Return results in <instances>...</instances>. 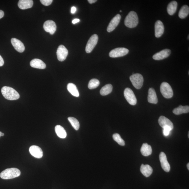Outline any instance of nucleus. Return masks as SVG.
Returning a JSON list of instances; mask_svg holds the SVG:
<instances>
[{
  "mask_svg": "<svg viewBox=\"0 0 189 189\" xmlns=\"http://www.w3.org/2000/svg\"><path fill=\"white\" fill-rule=\"evenodd\" d=\"M140 170L142 174L146 177H149L153 172L152 167L148 165L142 164Z\"/></svg>",
  "mask_w": 189,
  "mask_h": 189,
  "instance_id": "obj_21",
  "label": "nucleus"
},
{
  "mask_svg": "<svg viewBox=\"0 0 189 189\" xmlns=\"http://www.w3.org/2000/svg\"><path fill=\"white\" fill-rule=\"evenodd\" d=\"M55 131L57 136L61 139H65L67 136V133L64 128L60 125H57L55 127Z\"/></svg>",
  "mask_w": 189,
  "mask_h": 189,
  "instance_id": "obj_26",
  "label": "nucleus"
},
{
  "mask_svg": "<svg viewBox=\"0 0 189 189\" xmlns=\"http://www.w3.org/2000/svg\"><path fill=\"white\" fill-rule=\"evenodd\" d=\"M98 39V36L96 34L91 36L86 45V51L87 53H89L92 52L97 44Z\"/></svg>",
  "mask_w": 189,
  "mask_h": 189,
  "instance_id": "obj_8",
  "label": "nucleus"
},
{
  "mask_svg": "<svg viewBox=\"0 0 189 189\" xmlns=\"http://www.w3.org/2000/svg\"><path fill=\"white\" fill-rule=\"evenodd\" d=\"M1 133H0V137H1Z\"/></svg>",
  "mask_w": 189,
  "mask_h": 189,
  "instance_id": "obj_44",
  "label": "nucleus"
},
{
  "mask_svg": "<svg viewBox=\"0 0 189 189\" xmlns=\"http://www.w3.org/2000/svg\"><path fill=\"white\" fill-rule=\"evenodd\" d=\"M141 152L142 154L144 156H149L152 154L151 146L147 143H144L142 146Z\"/></svg>",
  "mask_w": 189,
  "mask_h": 189,
  "instance_id": "obj_22",
  "label": "nucleus"
},
{
  "mask_svg": "<svg viewBox=\"0 0 189 189\" xmlns=\"http://www.w3.org/2000/svg\"><path fill=\"white\" fill-rule=\"evenodd\" d=\"M164 32V26L160 20H157L155 24V35L157 38L161 37Z\"/></svg>",
  "mask_w": 189,
  "mask_h": 189,
  "instance_id": "obj_14",
  "label": "nucleus"
},
{
  "mask_svg": "<svg viewBox=\"0 0 189 189\" xmlns=\"http://www.w3.org/2000/svg\"><path fill=\"white\" fill-rule=\"evenodd\" d=\"M43 26L44 30L51 35H53L56 31V23L52 20L46 21Z\"/></svg>",
  "mask_w": 189,
  "mask_h": 189,
  "instance_id": "obj_11",
  "label": "nucleus"
},
{
  "mask_svg": "<svg viewBox=\"0 0 189 189\" xmlns=\"http://www.w3.org/2000/svg\"><path fill=\"white\" fill-rule=\"evenodd\" d=\"M121 17L120 14H117L111 20L108 25L107 31L108 32L113 31L118 26L120 22Z\"/></svg>",
  "mask_w": 189,
  "mask_h": 189,
  "instance_id": "obj_12",
  "label": "nucleus"
},
{
  "mask_svg": "<svg viewBox=\"0 0 189 189\" xmlns=\"http://www.w3.org/2000/svg\"><path fill=\"white\" fill-rule=\"evenodd\" d=\"M100 82L99 80L96 79H92L90 81L89 83L88 87L90 90L96 88L99 86Z\"/></svg>",
  "mask_w": 189,
  "mask_h": 189,
  "instance_id": "obj_30",
  "label": "nucleus"
},
{
  "mask_svg": "<svg viewBox=\"0 0 189 189\" xmlns=\"http://www.w3.org/2000/svg\"><path fill=\"white\" fill-rule=\"evenodd\" d=\"M148 101L151 103L157 104L158 102L155 90L152 88H150L148 91Z\"/></svg>",
  "mask_w": 189,
  "mask_h": 189,
  "instance_id": "obj_18",
  "label": "nucleus"
},
{
  "mask_svg": "<svg viewBox=\"0 0 189 189\" xmlns=\"http://www.w3.org/2000/svg\"><path fill=\"white\" fill-rule=\"evenodd\" d=\"M1 92L3 96L9 100H15L20 98V95L19 93L10 87H3L2 89Z\"/></svg>",
  "mask_w": 189,
  "mask_h": 189,
  "instance_id": "obj_1",
  "label": "nucleus"
},
{
  "mask_svg": "<svg viewBox=\"0 0 189 189\" xmlns=\"http://www.w3.org/2000/svg\"><path fill=\"white\" fill-rule=\"evenodd\" d=\"M1 136H4V133H2L1 134Z\"/></svg>",
  "mask_w": 189,
  "mask_h": 189,
  "instance_id": "obj_40",
  "label": "nucleus"
},
{
  "mask_svg": "<svg viewBox=\"0 0 189 189\" xmlns=\"http://www.w3.org/2000/svg\"><path fill=\"white\" fill-rule=\"evenodd\" d=\"M112 137L114 141L121 146H124L125 145V142L123 139H122L120 135L119 134L116 133L114 134L112 136Z\"/></svg>",
  "mask_w": 189,
  "mask_h": 189,
  "instance_id": "obj_31",
  "label": "nucleus"
},
{
  "mask_svg": "<svg viewBox=\"0 0 189 189\" xmlns=\"http://www.w3.org/2000/svg\"><path fill=\"white\" fill-rule=\"evenodd\" d=\"M40 1L43 5L46 6L50 5L53 2L52 0H41Z\"/></svg>",
  "mask_w": 189,
  "mask_h": 189,
  "instance_id": "obj_33",
  "label": "nucleus"
},
{
  "mask_svg": "<svg viewBox=\"0 0 189 189\" xmlns=\"http://www.w3.org/2000/svg\"><path fill=\"white\" fill-rule=\"evenodd\" d=\"M188 137L189 138V133H188Z\"/></svg>",
  "mask_w": 189,
  "mask_h": 189,
  "instance_id": "obj_41",
  "label": "nucleus"
},
{
  "mask_svg": "<svg viewBox=\"0 0 189 189\" xmlns=\"http://www.w3.org/2000/svg\"><path fill=\"white\" fill-rule=\"evenodd\" d=\"M68 53V50L65 46L63 45L59 46L56 52L58 60L60 61H64L66 58Z\"/></svg>",
  "mask_w": 189,
  "mask_h": 189,
  "instance_id": "obj_9",
  "label": "nucleus"
},
{
  "mask_svg": "<svg viewBox=\"0 0 189 189\" xmlns=\"http://www.w3.org/2000/svg\"><path fill=\"white\" fill-rule=\"evenodd\" d=\"M139 18L136 13L133 11L130 12L124 21L125 25L130 28H135L139 24Z\"/></svg>",
  "mask_w": 189,
  "mask_h": 189,
  "instance_id": "obj_2",
  "label": "nucleus"
},
{
  "mask_svg": "<svg viewBox=\"0 0 189 189\" xmlns=\"http://www.w3.org/2000/svg\"><path fill=\"white\" fill-rule=\"evenodd\" d=\"M29 151L32 155L36 158H41L43 156V152L42 149L37 146H31L29 148Z\"/></svg>",
  "mask_w": 189,
  "mask_h": 189,
  "instance_id": "obj_15",
  "label": "nucleus"
},
{
  "mask_svg": "<svg viewBox=\"0 0 189 189\" xmlns=\"http://www.w3.org/2000/svg\"><path fill=\"white\" fill-rule=\"evenodd\" d=\"M189 14V8L187 5L182 6L179 13V17L180 18L184 19L188 16Z\"/></svg>",
  "mask_w": 189,
  "mask_h": 189,
  "instance_id": "obj_27",
  "label": "nucleus"
},
{
  "mask_svg": "<svg viewBox=\"0 0 189 189\" xmlns=\"http://www.w3.org/2000/svg\"><path fill=\"white\" fill-rule=\"evenodd\" d=\"M189 112V106H183L180 105L173 110V113L176 115H179L184 113H187Z\"/></svg>",
  "mask_w": 189,
  "mask_h": 189,
  "instance_id": "obj_24",
  "label": "nucleus"
},
{
  "mask_svg": "<svg viewBox=\"0 0 189 189\" xmlns=\"http://www.w3.org/2000/svg\"><path fill=\"white\" fill-rule=\"evenodd\" d=\"M122 11H121V10H120V12H122Z\"/></svg>",
  "mask_w": 189,
  "mask_h": 189,
  "instance_id": "obj_42",
  "label": "nucleus"
},
{
  "mask_svg": "<svg viewBox=\"0 0 189 189\" xmlns=\"http://www.w3.org/2000/svg\"><path fill=\"white\" fill-rule=\"evenodd\" d=\"M177 2L173 1L170 2L167 6V11L170 15H173L176 12L177 8Z\"/></svg>",
  "mask_w": 189,
  "mask_h": 189,
  "instance_id": "obj_23",
  "label": "nucleus"
},
{
  "mask_svg": "<svg viewBox=\"0 0 189 189\" xmlns=\"http://www.w3.org/2000/svg\"><path fill=\"white\" fill-rule=\"evenodd\" d=\"M159 160L162 169L165 172H168L170 170V166L168 161L166 155L164 152H161L159 154Z\"/></svg>",
  "mask_w": 189,
  "mask_h": 189,
  "instance_id": "obj_10",
  "label": "nucleus"
},
{
  "mask_svg": "<svg viewBox=\"0 0 189 189\" xmlns=\"http://www.w3.org/2000/svg\"><path fill=\"white\" fill-rule=\"evenodd\" d=\"M30 65L32 67L39 69H45L46 65L43 61L38 59H35L31 60Z\"/></svg>",
  "mask_w": 189,
  "mask_h": 189,
  "instance_id": "obj_19",
  "label": "nucleus"
},
{
  "mask_svg": "<svg viewBox=\"0 0 189 189\" xmlns=\"http://www.w3.org/2000/svg\"><path fill=\"white\" fill-rule=\"evenodd\" d=\"M130 79L133 86L138 90L141 89L143 85L144 78L141 74H133L130 76Z\"/></svg>",
  "mask_w": 189,
  "mask_h": 189,
  "instance_id": "obj_4",
  "label": "nucleus"
},
{
  "mask_svg": "<svg viewBox=\"0 0 189 189\" xmlns=\"http://www.w3.org/2000/svg\"><path fill=\"white\" fill-rule=\"evenodd\" d=\"M68 119L71 123L72 127L76 130H78L79 129L80 127L79 122L76 118L73 117H69L68 118Z\"/></svg>",
  "mask_w": 189,
  "mask_h": 189,
  "instance_id": "obj_29",
  "label": "nucleus"
},
{
  "mask_svg": "<svg viewBox=\"0 0 189 189\" xmlns=\"http://www.w3.org/2000/svg\"><path fill=\"white\" fill-rule=\"evenodd\" d=\"M129 52L127 49L124 47L117 48L112 50L109 53V56L112 58H118L126 56Z\"/></svg>",
  "mask_w": 189,
  "mask_h": 189,
  "instance_id": "obj_6",
  "label": "nucleus"
},
{
  "mask_svg": "<svg viewBox=\"0 0 189 189\" xmlns=\"http://www.w3.org/2000/svg\"><path fill=\"white\" fill-rule=\"evenodd\" d=\"M67 88L69 92L73 96L78 97L79 96V93L75 85L73 83L68 84Z\"/></svg>",
  "mask_w": 189,
  "mask_h": 189,
  "instance_id": "obj_25",
  "label": "nucleus"
},
{
  "mask_svg": "<svg viewBox=\"0 0 189 189\" xmlns=\"http://www.w3.org/2000/svg\"><path fill=\"white\" fill-rule=\"evenodd\" d=\"M11 42L15 49L18 52L22 53L24 51L25 49L24 44L20 40L13 38L11 40Z\"/></svg>",
  "mask_w": 189,
  "mask_h": 189,
  "instance_id": "obj_16",
  "label": "nucleus"
},
{
  "mask_svg": "<svg viewBox=\"0 0 189 189\" xmlns=\"http://www.w3.org/2000/svg\"><path fill=\"white\" fill-rule=\"evenodd\" d=\"M112 86L111 84H107L102 88L100 91V93L102 96L107 95L112 92Z\"/></svg>",
  "mask_w": 189,
  "mask_h": 189,
  "instance_id": "obj_28",
  "label": "nucleus"
},
{
  "mask_svg": "<svg viewBox=\"0 0 189 189\" xmlns=\"http://www.w3.org/2000/svg\"><path fill=\"white\" fill-rule=\"evenodd\" d=\"M4 64V61L3 58L0 55V67L2 66Z\"/></svg>",
  "mask_w": 189,
  "mask_h": 189,
  "instance_id": "obj_34",
  "label": "nucleus"
},
{
  "mask_svg": "<svg viewBox=\"0 0 189 189\" xmlns=\"http://www.w3.org/2000/svg\"><path fill=\"white\" fill-rule=\"evenodd\" d=\"M163 135L166 136H167L169 135L170 132L172 129L170 127H166L163 128Z\"/></svg>",
  "mask_w": 189,
  "mask_h": 189,
  "instance_id": "obj_32",
  "label": "nucleus"
},
{
  "mask_svg": "<svg viewBox=\"0 0 189 189\" xmlns=\"http://www.w3.org/2000/svg\"><path fill=\"white\" fill-rule=\"evenodd\" d=\"M158 123L159 125L163 128L166 127H169L173 129V124L170 120L164 116H161L159 118Z\"/></svg>",
  "mask_w": 189,
  "mask_h": 189,
  "instance_id": "obj_17",
  "label": "nucleus"
},
{
  "mask_svg": "<svg viewBox=\"0 0 189 189\" xmlns=\"http://www.w3.org/2000/svg\"><path fill=\"white\" fill-rule=\"evenodd\" d=\"M187 169H188V170H189V163H188V164H187Z\"/></svg>",
  "mask_w": 189,
  "mask_h": 189,
  "instance_id": "obj_39",
  "label": "nucleus"
},
{
  "mask_svg": "<svg viewBox=\"0 0 189 189\" xmlns=\"http://www.w3.org/2000/svg\"><path fill=\"white\" fill-rule=\"evenodd\" d=\"M88 1L89 3L92 4L95 3L97 1H96V0H88Z\"/></svg>",
  "mask_w": 189,
  "mask_h": 189,
  "instance_id": "obj_38",
  "label": "nucleus"
},
{
  "mask_svg": "<svg viewBox=\"0 0 189 189\" xmlns=\"http://www.w3.org/2000/svg\"><path fill=\"white\" fill-rule=\"evenodd\" d=\"M189 35H188V39L189 40Z\"/></svg>",
  "mask_w": 189,
  "mask_h": 189,
  "instance_id": "obj_43",
  "label": "nucleus"
},
{
  "mask_svg": "<svg viewBox=\"0 0 189 189\" xmlns=\"http://www.w3.org/2000/svg\"><path fill=\"white\" fill-rule=\"evenodd\" d=\"M4 12L1 10H0V19L3 18L4 16Z\"/></svg>",
  "mask_w": 189,
  "mask_h": 189,
  "instance_id": "obj_37",
  "label": "nucleus"
},
{
  "mask_svg": "<svg viewBox=\"0 0 189 189\" xmlns=\"http://www.w3.org/2000/svg\"><path fill=\"white\" fill-rule=\"evenodd\" d=\"M171 53V50L168 49H166L156 53L153 56V58L155 60H160L166 58Z\"/></svg>",
  "mask_w": 189,
  "mask_h": 189,
  "instance_id": "obj_13",
  "label": "nucleus"
},
{
  "mask_svg": "<svg viewBox=\"0 0 189 189\" xmlns=\"http://www.w3.org/2000/svg\"><path fill=\"white\" fill-rule=\"evenodd\" d=\"M21 174L20 170L16 168L7 169L0 174V177L3 179H10L18 177Z\"/></svg>",
  "mask_w": 189,
  "mask_h": 189,
  "instance_id": "obj_3",
  "label": "nucleus"
},
{
  "mask_svg": "<svg viewBox=\"0 0 189 189\" xmlns=\"http://www.w3.org/2000/svg\"><path fill=\"white\" fill-rule=\"evenodd\" d=\"M160 92L165 98L170 99L173 97V93L172 89L170 85L166 82H163L161 84Z\"/></svg>",
  "mask_w": 189,
  "mask_h": 189,
  "instance_id": "obj_5",
  "label": "nucleus"
},
{
  "mask_svg": "<svg viewBox=\"0 0 189 189\" xmlns=\"http://www.w3.org/2000/svg\"><path fill=\"white\" fill-rule=\"evenodd\" d=\"M33 1L32 0H20L18 6L21 9L25 10L31 8L33 5Z\"/></svg>",
  "mask_w": 189,
  "mask_h": 189,
  "instance_id": "obj_20",
  "label": "nucleus"
},
{
  "mask_svg": "<svg viewBox=\"0 0 189 189\" xmlns=\"http://www.w3.org/2000/svg\"><path fill=\"white\" fill-rule=\"evenodd\" d=\"M80 20L78 19H74L73 21H72V23L73 24H75L76 23H77L80 22Z\"/></svg>",
  "mask_w": 189,
  "mask_h": 189,
  "instance_id": "obj_36",
  "label": "nucleus"
},
{
  "mask_svg": "<svg viewBox=\"0 0 189 189\" xmlns=\"http://www.w3.org/2000/svg\"><path fill=\"white\" fill-rule=\"evenodd\" d=\"M125 98L130 105H135L137 104V100L133 91L128 88L125 89L124 91Z\"/></svg>",
  "mask_w": 189,
  "mask_h": 189,
  "instance_id": "obj_7",
  "label": "nucleus"
},
{
  "mask_svg": "<svg viewBox=\"0 0 189 189\" xmlns=\"http://www.w3.org/2000/svg\"><path fill=\"white\" fill-rule=\"evenodd\" d=\"M76 8L75 7H72L71 8V12L72 14H74L76 12Z\"/></svg>",
  "mask_w": 189,
  "mask_h": 189,
  "instance_id": "obj_35",
  "label": "nucleus"
}]
</instances>
